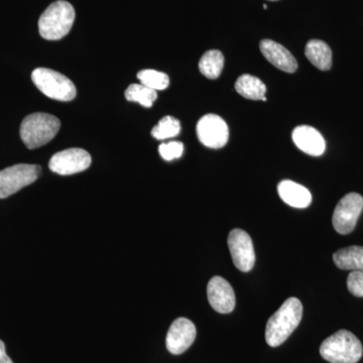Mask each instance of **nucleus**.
<instances>
[{
  "instance_id": "obj_25",
  "label": "nucleus",
  "mask_w": 363,
  "mask_h": 363,
  "mask_svg": "<svg viewBox=\"0 0 363 363\" xmlns=\"http://www.w3.org/2000/svg\"><path fill=\"white\" fill-rule=\"evenodd\" d=\"M0 363H13V360L6 354V345L1 340H0Z\"/></svg>"
},
{
  "instance_id": "obj_8",
  "label": "nucleus",
  "mask_w": 363,
  "mask_h": 363,
  "mask_svg": "<svg viewBox=\"0 0 363 363\" xmlns=\"http://www.w3.org/2000/svg\"><path fill=\"white\" fill-rule=\"evenodd\" d=\"M228 247L234 266L240 271H252L255 264V253L252 240L242 229H233L228 235Z\"/></svg>"
},
{
  "instance_id": "obj_15",
  "label": "nucleus",
  "mask_w": 363,
  "mask_h": 363,
  "mask_svg": "<svg viewBox=\"0 0 363 363\" xmlns=\"http://www.w3.org/2000/svg\"><path fill=\"white\" fill-rule=\"evenodd\" d=\"M279 197L294 208H307L312 202V195L307 188L290 180L281 181L278 186Z\"/></svg>"
},
{
  "instance_id": "obj_7",
  "label": "nucleus",
  "mask_w": 363,
  "mask_h": 363,
  "mask_svg": "<svg viewBox=\"0 0 363 363\" xmlns=\"http://www.w3.org/2000/svg\"><path fill=\"white\" fill-rule=\"evenodd\" d=\"M363 210V197L357 193L344 196L334 210L332 223L339 234H350L354 230Z\"/></svg>"
},
{
  "instance_id": "obj_10",
  "label": "nucleus",
  "mask_w": 363,
  "mask_h": 363,
  "mask_svg": "<svg viewBox=\"0 0 363 363\" xmlns=\"http://www.w3.org/2000/svg\"><path fill=\"white\" fill-rule=\"evenodd\" d=\"M90 164L89 152L82 149H69L54 155L49 167L52 172L58 175L69 176L85 171Z\"/></svg>"
},
{
  "instance_id": "obj_12",
  "label": "nucleus",
  "mask_w": 363,
  "mask_h": 363,
  "mask_svg": "<svg viewBox=\"0 0 363 363\" xmlns=\"http://www.w3.org/2000/svg\"><path fill=\"white\" fill-rule=\"evenodd\" d=\"M207 296L209 304L220 314H228L235 307V294L233 286L221 277H214L210 279L207 286Z\"/></svg>"
},
{
  "instance_id": "obj_9",
  "label": "nucleus",
  "mask_w": 363,
  "mask_h": 363,
  "mask_svg": "<svg viewBox=\"0 0 363 363\" xmlns=\"http://www.w3.org/2000/svg\"><path fill=\"white\" fill-rule=\"evenodd\" d=\"M197 135L205 147L221 149L228 142V126L220 116L207 114L198 121Z\"/></svg>"
},
{
  "instance_id": "obj_22",
  "label": "nucleus",
  "mask_w": 363,
  "mask_h": 363,
  "mask_svg": "<svg viewBox=\"0 0 363 363\" xmlns=\"http://www.w3.org/2000/svg\"><path fill=\"white\" fill-rule=\"evenodd\" d=\"M140 84L155 91L164 90L169 84V76L156 70H143L138 74Z\"/></svg>"
},
{
  "instance_id": "obj_27",
  "label": "nucleus",
  "mask_w": 363,
  "mask_h": 363,
  "mask_svg": "<svg viewBox=\"0 0 363 363\" xmlns=\"http://www.w3.org/2000/svg\"><path fill=\"white\" fill-rule=\"evenodd\" d=\"M271 1H277V0H271Z\"/></svg>"
},
{
  "instance_id": "obj_5",
  "label": "nucleus",
  "mask_w": 363,
  "mask_h": 363,
  "mask_svg": "<svg viewBox=\"0 0 363 363\" xmlns=\"http://www.w3.org/2000/svg\"><path fill=\"white\" fill-rule=\"evenodd\" d=\"M32 80L40 92L52 99L68 102L76 97L75 85L59 72L38 68L33 72Z\"/></svg>"
},
{
  "instance_id": "obj_18",
  "label": "nucleus",
  "mask_w": 363,
  "mask_h": 363,
  "mask_svg": "<svg viewBox=\"0 0 363 363\" xmlns=\"http://www.w3.org/2000/svg\"><path fill=\"white\" fill-rule=\"evenodd\" d=\"M235 90L247 99L262 100L266 97L267 86L259 78L245 74L236 81Z\"/></svg>"
},
{
  "instance_id": "obj_16",
  "label": "nucleus",
  "mask_w": 363,
  "mask_h": 363,
  "mask_svg": "<svg viewBox=\"0 0 363 363\" xmlns=\"http://www.w3.org/2000/svg\"><path fill=\"white\" fill-rule=\"evenodd\" d=\"M306 57L321 71H328L332 66V51L330 47L320 40H311L306 45Z\"/></svg>"
},
{
  "instance_id": "obj_13",
  "label": "nucleus",
  "mask_w": 363,
  "mask_h": 363,
  "mask_svg": "<svg viewBox=\"0 0 363 363\" xmlns=\"http://www.w3.org/2000/svg\"><path fill=\"white\" fill-rule=\"evenodd\" d=\"M259 48L264 58L276 68L286 73H295L297 70V61L284 45L278 44L274 40H262Z\"/></svg>"
},
{
  "instance_id": "obj_19",
  "label": "nucleus",
  "mask_w": 363,
  "mask_h": 363,
  "mask_svg": "<svg viewBox=\"0 0 363 363\" xmlns=\"http://www.w3.org/2000/svg\"><path fill=\"white\" fill-rule=\"evenodd\" d=\"M224 67L223 54L218 50H211L203 55L199 62L200 72L208 79H217Z\"/></svg>"
},
{
  "instance_id": "obj_23",
  "label": "nucleus",
  "mask_w": 363,
  "mask_h": 363,
  "mask_svg": "<svg viewBox=\"0 0 363 363\" xmlns=\"http://www.w3.org/2000/svg\"><path fill=\"white\" fill-rule=\"evenodd\" d=\"M159 152L162 159L173 161L175 159H180L184 152V145L180 142L162 143L160 145Z\"/></svg>"
},
{
  "instance_id": "obj_2",
  "label": "nucleus",
  "mask_w": 363,
  "mask_h": 363,
  "mask_svg": "<svg viewBox=\"0 0 363 363\" xmlns=\"http://www.w3.org/2000/svg\"><path fill=\"white\" fill-rule=\"evenodd\" d=\"M362 353L359 339L347 330L336 332L320 346V354L330 363H357Z\"/></svg>"
},
{
  "instance_id": "obj_1",
  "label": "nucleus",
  "mask_w": 363,
  "mask_h": 363,
  "mask_svg": "<svg viewBox=\"0 0 363 363\" xmlns=\"http://www.w3.org/2000/svg\"><path fill=\"white\" fill-rule=\"evenodd\" d=\"M303 317V305L297 298H286L274 313L266 327V340L271 347H278L290 337Z\"/></svg>"
},
{
  "instance_id": "obj_20",
  "label": "nucleus",
  "mask_w": 363,
  "mask_h": 363,
  "mask_svg": "<svg viewBox=\"0 0 363 363\" xmlns=\"http://www.w3.org/2000/svg\"><path fill=\"white\" fill-rule=\"evenodd\" d=\"M157 91L150 89L143 84H133L128 86L125 90V98L130 102H138L143 106L150 108L156 101Z\"/></svg>"
},
{
  "instance_id": "obj_14",
  "label": "nucleus",
  "mask_w": 363,
  "mask_h": 363,
  "mask_svg": "<svg viewBox=\"0 0 363 363\" xmlns=\"http://www.w3.org/2000/svg\"><path fill=\"white\" fill-rule=\"evenodd\" d=\"M293 140L298 149L313 157L324 154L326 145L321 133L312 126L301 125L293 131Z\"/></svg>"
},
{
  "instance_id": "obj_17",
  "label": "nucleus",
  "mask_w": 363,
  "mask_h": 363,
  "mask_svg": "<svg viewBox=\"0 0 363 363\" xmlns=\"http://www.w3.org/2000/svg\"><path fill=\"white\" fill-rule=\"evenodd\" d=\"M334 264L343 271H363V247L352 245L333 255Z\"/></svg>"
},
{
  "instance_id": "obj_26",
  "label": "nucleus",
  "mask_w": 363,
  "mask_h": 363,
  "mask_svg": "<svg viewBox=\"0 0 363 363\" xmlns=\"http://www.w3.org/2000/svg\"><path fill=\"white\" fill-rule=\"evenodd\" d=\"M264 9H267V6H266V4H264Z\"/></svg>"
},
{
  "instance_id": "obj_24",
  "label": "nucleus",
  "mask_w": 363,
  "mask_h": 363,
  "mask_svg": "<svg viewBox=\"0 0 363 363\" xmlns=\"http://www.w3.org/2000/svg\"><path fill=\"white\" fill-rule=\"evenodd\" d=\"M347 288L355 297L363 298V271L350 272L347 278Z\"/></svg>"
},
{
  "instance_id": "obj_4",
  "label": "nucleus",
  "mask_w": 363,
  "mask_h": 363,
  "mask_svg": "<svg viewBox=\"0 0 363 363\" xmlns=\"http://www.w3.org/2000/svg\"><path fill=\"white\" fill-rule=\"evenodd\" d=\"M75 21V9L69 2L58 0L40 16V35L48 40L63 39L70 32Z\"/></svg>"
},
{
  "instance_id": "obj_3",
  "label": "nucleus",
  "mask_w": 363,
  "mask_h": 363,
  "mask_svg": "<svg viewBox=\"0 0 363 363\" xmlns=\"http://www.w3.org/2000/svg\"><path fill=\"white\" fill-rule=\"evenodd\" d=\"M61 128L59 118L52 114H30L21 124V138L26 147L30 150L38 149L51 142Z\"/></svg>"
},
{
  "instance_id": "obj_11",
  "label": "nucleus",
  "mask_w": 363,
  "mask_h": 363,
  "mask_svg": "<svg viewBox=\"0 0 363 363\" xmlns=\"http://www.w3.org/2000/svg\"><path fill=\"white\" fill-rule=\"evenodd\" d=\"M196 338L194 323L187 318H178L169 327L167 334V350L174 355L182 354L189 350Z\"/></svg>"
},
{
  "instance_id": "obj_21",
  "label": "nucleus",
  "mask_w": 363,
  "mask_h": 363,
  "mask_svg": "<svg viewBox=\"0 0 363 363\" xmlns=\"http://www.w3.org/2000/svg\"><path fill=\"white\" fill-rule=\"evenodd\" d=\"M181 131V124L173 116H164L159 123L152 128V135L159 140H168L178 135Z\"/></svg>"
},
{
  "instance_id": "obj_6",
  "label": "nucleus",
  "mask_w": 363,
  "mask_h": 363,
  "mask_svg": "<svg viewBox=\"0 0 363 363\" xmlns=\"http://www.w3.org/2000/svg\"><path fill=\"white\" fill-rule=\"evenodd\" d=\"M40 167L37 164H14L0 171V199L16 194L38 180Z\"/></svg>"
}]
</instances>
